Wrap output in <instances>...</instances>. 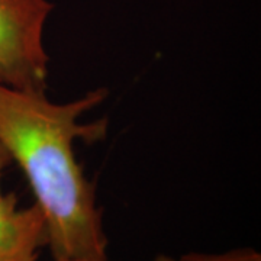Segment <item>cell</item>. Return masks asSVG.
Instances as JSON below:
<instances>
[{
  "instance_id": "cell-1",
  "label": "cell",
  "mask_w": 261,
  "mask_h": 261,
  "mask_svg": "<svg viewBox=\"0 0 261 261\" xmlns=\"http://www.w3.org/2000/svg\"><path fill=\"white\" fill-rule=\"evenodd\" d=\"M106 99L105 87L71 102L54 103L45 93L0 84V145L28 180L45 219L47 248L54 261L108 260L103 211L74 151L77 140L94 144L106 138V118L79 122Z\"/></svg>"
},
{
  "instance_id": "cell-2",
  "label": "cell",
  "mask_w": 261,
  "mask_h": 261,
  "mask_svg": "<svg viewBox=\"0 0 261 261\" xmlns=\"http://www.w3.org/2000/svg\"><path fill=\"white\" fill-rule=\"evenodd\" d=\"M53 9L49 0H0V84L47 92L49 57L44 28Z\"/></svg>"
},
{
  "instance_id": "cell-3",
  "label": "cell",
  "mask_w": 261,
  "mask_h": 261,
  "mask_svg": "<svg viewBox=\"0 0 261 261\" xmlns=\"http://www.w3.org/2000/svg\"><path fill=\"white\" fill-rule=\"evenodd\" d=\"M10 163L0 145V261H37L47 247V225L35 203L19 207L16 195L3 192L2 177Z\"/></svg>"
},
{
  "instance_id": "cell-4",
  "label": "cell",
  "mask_w": 261,
  "mask_h": 261,
  "mask_svg": "<svg viewBox=\"0 0 261 261\" xmlns=\"http://www.w3.org/2000/svg\"><path fill=\"white\" fill-rule=\"evenodd\" d=\"M177 261H261L260 252L252 248H237L224 254H187Z\"/></svg>"
},
{
  "instance_id": "cell-5",
  "label": "cell",
  "mask_w": 261,
  "mask_h": 261,
  "mask_svg": "<svg viewBox=\"0 0 261 261\" xmlns=\"http://www.w3.org/2000/svg\"><path fill=\"white\" fill-rule=\"evenodd\" d=\"M60 261H108V260H90V258H75V260H60ZM154 261H177L167 255H159Z\"/></svg>"
}]
</instances>
